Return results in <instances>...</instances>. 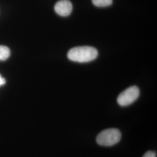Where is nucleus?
<instances>
[{
	"mask_svg": "<svg viewBox=\"0 0 157 157\" xmlns=\"http://www.w3.org/2000/svg\"><path fill=\"white\" fill-rule=\"evenodd\" d=\"M92 2L97 7H107L112 5V0H92Z\"/></svg>",
	"mask_w": 157,
	"mask_h": 157,
	"instance_id": "nucleus-6",
	"label": "nucleus"
},
{
	"mask_svg": "<svg viewBox=\"0 0 157 157\" xmlns=\"http://www.w3.org/2000/svg\"><path fill=\"white\" fill-rule=\"evenodd\" d=\"M98 52L95 48L90 46L76 47L71 48L67 52L68 59L73 62H89L94 60Z\"/></svg>",
	"mask_w": 157,
	"mask_h": 157,
	"instance_id": "nucleus-1",
	"label": "nucleus"
},
{
	"mask_svg": "<svg viewBox=\"0 0 157 157\" xmlns=\"http://www.w3.org/2000/svg\"><path fill=\"white\" fill-rule=\"evenodd\" d=\"M121 137V133L118 129H105L97 135L96 141L100 146L110 147L118 143Z\"/></svg>",
	"mask_w": 157,
	"mask_h": 157,
	"instance_id": "nucleus-2",
	"label": "nucleus"
},
{
	"mask_svg": "<svg viewBox=\"0 0 157 157\" xmlns=\"http://www.w3.org/2000/svg\"><path fill=\"white\" fill-rule=\"evenodd\" d=\"M73 6L69 0H59L54 6V10L56 13L61 17H67L72 11Z\"/></svg>",
	"mask_w": 157,
	"mask_h": 157,
	"instance_id": "nucleus-4",
	"label": "nucleus"
},
{
	"mask_svg": "<svg viewBox=\"0 0 157 157\" xmlns=\"http://www.w3.org/2000/svg\"><path fill=\"white\" fill-rule=\"evenodd\" d=\"M142 157H157L156 152L148 151L146 152Z\"/></svg>",
	"mask_w": 157,
	"mask_h": 157,
	"instance_id": "nucleus-7",
	"label": "nucleus"
},
{
	"mask_svg": "<svg viewBox=\"0 0 157 157\" xmlns=\"http://www.w3.org/2000/svg\"><path fill=\"white\" fill-rule=\"evenodd\" d=\"M6 84V80L0 75V86Z\"/></svg>",
	"mask_w": 157,
	"mask_h": 157,
	"instance_id": "nucleus-8",
	"label": "nucleus"
},
{
	"mask_svg": "<svg viewBox=\"0 0 157 157\" xmlns=\"http://www.w3.org/2000/svg\"><path fill=\"white\" fill-rule=\"evenodd\" d=\"M11 54L10 50L4 45H0V61H6Z\"/></svg>",
	"mask_w": 157,
	"mask_h": 157,
	"instance_id": "nucleus-5",
	"label": "nucleus"
},
{
	"mask_svg": "<svg viewBox=\"0 0 157 157\" xmlns=\"http://www.w3.org/2000/svg\"><path fill=\"white\" fill-rule=\"evenodd\" d=\"M140 95V90L137 86H131L122 91L117 98L118 104L126 107L133 103Z\"/></svg>",
	"mask_w": 157,
	"mask_h": 157,
	"instance_id": "nucleus-3",
	"label": "nucleus"
}]
</instances>
